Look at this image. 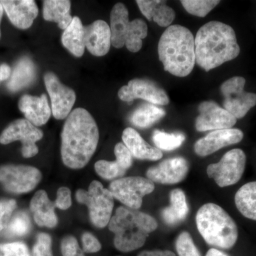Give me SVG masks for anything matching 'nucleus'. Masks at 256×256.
<instances>
[{"label":"nucleus","instance_id":"f3484780","mask_svg":"<svg viewBox=\"0 0 256 256\" xmlns=\"http://www.w3.org/2000/svg\"><path fill=\"white\" fill-rule=\"evenodd\" d=\"M0 2L10 22L20 30L31 28L38 16V6L33 0H3Z\"/></svg>","mask_w":256,"mask_h":256},{"label":"nucleus","instance_id":"9b49d317","mask_svg":"<svg viewBox=\"0 0 256 256\" xmlns=\"http://www.w3.org/2000/svg\"><path fill=\"white\" fill-rule=\"evenodd\" d=\"M44 133L26 119L13 121L0 134V143L8 144L20 141L22 144V154L24 158H30L38 154L36 142L42 140Z\"/></svg>","mask_w":256,"mask_h":256},{"label":"nucleus","instance_id":"412c9836","mask_svg":"<svg viewBox=\"0 0 256 256\" xmlns=\"http://www.w3.org/2000/svg\"><path fill=\"white\" fill-rule=\"evenodd\" d=\"M55 208L54 202L50 201L46 192L44 190L37 192L30 202V210L35 222L40 226L54 228L57 225L58 218Z\"/></svg>","mask_w":256,"mask_h":256},{"label":"nucleus","instance_id":"393cba45","mask_svg":"<svg viewBox=\"0 0 256 256\" xmlns=\"http://www.w3.org/2000/svg\"><path fill=\"white\" fill-rule=\"evenodd\" d=\"M170 206L162 210V217L169 226H176L188 216V206L184 192L175 188L170 192Z\"/></svg>","mask_w":256,"mask_h":256},{"label":"nucleus","instance_id":"49530a36","mask_svg":"<svg viewBox=\"0 0 256 256\" xmlns=\"http://www.w3.org/2000/svg\"><path fill=\"white\" fill-rule=\"evenodd\" d=\"M3 12H4V9H3L2 4L0 2V24H1ZM0 37H1V30H0Z\"/></svg>","mask_w":256,"mask_h":256},{"label":"nucleus","instance_id":"7c9ffc66","mask_svg":"<svg viewBox=\"0 0 256 256\" xmlns=\"http://www.w3.org/2000/svg\"><path fill=\"white\" fill-rule=\"evenodd\" d=\"M152 140L158 149L172 151L182 146L185 136L182 132L168 133L156 130L153 132Z\"/></svg>","mask_w":256,"mask_h":256},{"label":"nucleus","instance_id":"c85d7f7f","mask_svg":"<svg viewBox=\"0 0 256 256\" xmlns=\"http://www.w3.org/2000/svg\"><path fill=\"white\" fill-rule=\"evenodd\" d=\"M166 114L161 108L152 104H142L131 114L130 121L136 127L146 128L162 118Z\"/></svg>","mask_w":256,"mask_h":256},{"label":"nucleus","instance_id":"ea45409f","mask_svg":"<svg viewBox=\"0 0 256 256\" xmlns=\"http://www.w3.org/2000/svg\"><path fill=\"white\" fill-rule=\"evenodd\" d=\"M114 152L116 160L122 165L124 170H128L132 166V156L124 143H118L114 146Z\"/></svg>","mask_w":256,"mask_h":256},{"label":"nucleus","instance_id":"9d476101","mask_svg":"<svg viewBox=\"0 0 256 256\" xmlns=\"http://www.w3.org/2000/svg\"><path fill=\"white\" fill-rule=\"evenodd\" d=\"M246 79L232 77L223 82L220 92L224 98V108L236 119L244 118L256 105V94L244 90Z\"/></svg>","mask_w":256,"mask_h":256},{"label":"nucleus","instance_id":"20e7f679","mask_svg":"<svg viewBox=\"0 0 256 256\" xmlns=\"http://www.w3.org/2000/svg\"><path fill=\"white\" fill-rule=\"evenodd\" d=\"M108 224L109 229L114 234V246L124 252L142 247L148 236L158 226L150 215L126 206L117 208Z\"/></svg>","mask_w":256,"mask_h":256},{"label":"nucleus","instance_id":"de8ad7c7","mask_svg":"<svg viewBox=\"0 0 256 256\" xmlns=\"http://www.w3.org/2000/svg\"></svg>","mask_w":256,"mask_h":256},{"label":"nucleus","instance_id":"e433bc0d","mask_svg":"<svg viewBox=\"0 0 256 256\" xmlns=\"http://www.w3.org/2000/svg\"><path fill=\"white\" fill-rule=\"evenodd\" d=\"M16 207V202L14 200H0V234L8 227Z\"/></svg>","mask_w":256,"mask_h":256},{"label":"nucleus","instance_id":"37998d69","mask_svg":"<svg viewBox=\"0 0 256 256\" xmlns=\"http://www.w3.org/2000/svg\"><path fill=\"white\" fill-rule=\"evenodd\" d=\"M138 256H176L170 250H146L140 252Z\"/></svg>","mask_w":256,"mask_h":256},{"label":"nucleus","instance_id":"bb28decb","mask_svg":"<svg viewBox=\"0 0 256 256\" xmlns=\"http://www.w3.org/2000/svg\"><path fill=\"white\" fill-rule=\"evenodd\" d=\"M62 44L76 57H82L85 50L84 26L78 16H74L70 25L64 30Z\"/></svg>","mask_w":256,"mask_h":256},{"label":"nucleus","instance_id":"dca6fc26","mask_svg":"<svg viewBox=\"0 0 256 256\" xmlns=\"http://www.w3.org/2000/svg\"><path fill=\"white\" fill-rule=\"evenodd\" d=\"M244 132L236 128L218 130L198 140L194 146L195 153L200 156L213 154L225 146L242 142Z\"/></svg>","mask_w":256,"mask_h":256},{"label":"nucleus","instance_id":"c756f323","mask_svg":"<svg viewBox=\"0 0 256 256\" xmlns=\"http://www.w3.org/2000/svg\"><path fill=\"white\" fill-rule=\"evenodd\" d=\"M148 33V25L142 20L137 18L130 22L124 45L130 52H139L142 46V40L146 38Z\"/></svg>","mask_w":256,"mask_h":256},{"label":"nucleus","instance_id":"6ab92c4d","mask_svg":"<svg viewBox=\"0 0 256 256\" xmlns=\"http://www.w3.org/2000/svg\"><path fill=\"white\" fill-rule=\"evenodd\" d=\"M18 108L25 119L36 127L44 126L48 122L52 114L47 96L43 94L40 97L24 95L20 98Z\"/></svg>","mask_w":256,"mask_h":256},{"label":"nucleus","instance_id":"1a4fd4ad","mask_svg":"<svg viewBox=\"0 0 256 256\" xmlns=\"http://www.w3.org/2000/svg\"><path fill=\"white\" fill-rule=\"evenodd\" d=\"M42 178L41 172L34 166L22 164L0 166V183L10 193H28L36 188Z\"/></svg>","mask_w":256,"mask_h":256},{"label":"nucleus","instance_id":"2f4dec72","mask_svg":"<svg viewBox=\"0 0 256 256\" xmlns=\"http://www.w3.org/2000/svg\"><path fill=\"white\" fill-rule=\"evenodd\" d=\"M31 229V220L26 212H18L10 220L6 228V236L22 237L26 235Z\"/></svg>","mask_w":256,"mask_h":256},{"label":"nucleus","instance_id":"cd10ccee","mask_svg":"<svg viewBox=\"0 0 256 256\" xmlns=\"http://www.w3.org/2000/svg\"><path fill=\"white\" fill-rule=\"evenodd\" d=\"M235 204L246 218L256 220V182L244 184L235 195Z\"/></svg>","mask_w":256,"mask_h":256},{"label":"nucleus","instance_id":"0eeeda50","mask_svg":"<svg viewBox=\"0 0 256 256\" xmlns=\"http://www.w3.org/2000/svg\"><path fill=\"white\" fill-rule=\"evenodd\" d=\"M153 182L142 176H128L112 182L109 190L114 198L126 207L138 210L142 204L143 197L154 190Z\"/></svg>","mask_w":256,"mask_h":256},{"label":"nucleus","instance_id":"58836bf2","mask_svg":"<svg viewBox=\"0 0 256 256\" xmlns=\"http://www.w3.org/2000/svg\"><path fill=\"white\" fill-rule=\"evenodd\" d=\"M62 252L63 256H82V252L79 247L78 240L75 237L68 236L62 240Z\"/></svg>","mask_w":256,"mask_h":256},{"label":"nucleus","instance_id":"c9c22d12","mask_svg":"<svg viewBox=\"0 0 256 256\" xmlns=\"http://www.w3.org/2000/svg\"><path fill=\"white\" fill-rule=\"evenodd\" d=\"M30 256H53L52 250V238L48 234L41 233L37 236Z\"/></svg>","mask_w":256,"mask_h":256},{"label":"nucleus","instance_id":"2eb2a0df","mask_svg":"<svg viewBox=\"0 0 256 256\" xmlns=\"http://www.w3.org/2000/svg\"><path fill=\"white\" fill-rule=\"evenodd\" d=\"M188 162L183 158H170L146 171V178L153 182L162 184H174L181 182L188 176Z\"/></svg>","mask_w":256,"mask_h":256},{"label":"nucleus","instance_id":"a19ab883","mask_svg":"<svg viewBox=\"0 0 256 256\" xmlns=\"http://www.w3.org/2000/svg\"><path fill=\"white\" fill-rule=\"evenodd\" d=\"M54 203L56 207L60 210H66L70 208L72 204L70 190L65 186L58 188Z\"/></svg>","mask_w":256,"mask_h":256},{"label":"nucleus","instance_id":"c03bdc74","mask_svg":"<svg viewBox=\"0 0 256 256\" xmlns=\"http://www.w3.org/2000/svg\"><path fill=\"white\" fill-rule=\"evenodd\" d=\"M11 74L12 69L9 65L6 64L0 65V82L9 79Z\"/></svg>","mask_w":256,"mask_h":256},{"label":"nucleus","instance_id":"72a5a7b5","mask_svg":"<svg viewBox=\"0 0 256 256\" xmlns=\"http://www.w3.org/2000/svg\"><path fill=\"white\" fill-rule=\"evenodd\" d=\"M182 4L186 11L192 15L205 18L220 3L216 0H182Z\"/></svg>","mask_w":256,"mask_h":256},{"label":"nucleus","instance_id":"7ed1b4c3","mask_svg":"<svg viewBox=\"0 0 256 256\" xmlns=\"http://www.w3.org/2000/svg\"><path fill=\"white\" fill-rule=\"evenodd\" d=\"M158 54L165 70L175 76H188L196 63L192 32L181 25L170 26L160 37Z\"/></svg>","mask_w":256,"mask_h":256},{"label":"nucleus","instance_id":"f8f14e48","mask_svg":"<svg viewBox=\"0 0 256 256\" xmlns=\"http://www.w3.org/2000/svg\"><path fill=\"white\" fill-rule=\"evenodd\" d=\"M118 97L121 100L128 102L138 98L158 106L168 105L170 102L169 97L164 89L156 82L146 78L130 80L127 86L120 89Z\"/></svg>","mask_w":256,"mask_h":256},{"label":"nucleus","instance_id":"f257e3e1","mask_svg":"<svg viewBox=\"0 0 256 256\" xmlns=\"http://www.w3.org/2000/svg\"><path fill=\"white\" fill-rule=\"evenodd\" d=\"M98 141V128L88 111L82 108L72 111L62 132L64 164L70 169H82L92 159Z\"/></svg>","mask_w":256,"mask_h":256},{"label":"nucleus","instance_id":"473e14b6","mask_svg":"<svg viewBox=\"0 0 256 256\" xmlns=\"http://www.w3.org/2000/svg\"><path fill=\"white\" fill-rule=\"evenodd\" d=\"M95 170L100 178L108 180L122 178L127 172L117 160L112 162L106 160L98 161L95 164Z\"/></svg>","mask_w":256,"mask_h":256},{"label":"nucleus","instance_id":"b1692460","mask_svg":"<svg viewBox=\"0 0 256 256\" xmlns=\"http://www.w3.org/2000/svg\"><path fill=\"white\" fill-rule=\"evenodd\" d=\"M129 13L126 5L117 3L110 12L111 44L117 48L124 46L129 26Z\"/></svg>","mask_w":256,"mask_h":256},{"label":"nucleus","instance_id":"aec40b11","mask_svg":"<svg viewBox=\"0 0 256 256\" xmlns=\"http://www.w3.org/2000/svg\"><path fill=\"white\" fill-rule=\"evenodd\" d=\"M122 138L124 146H127L134 158L156 161L162 158L163 154L160 150L148 144L133 128L124 129Z\"/></svg>","mask_w":256,"mask_h":256},{"label":"nucleus","instance_id":"39448f33","mask_svg":"<svg viewBox=\"0 0 256 256\" xmlns=\"http://www.w3.org/2000/svg\"><path fill=\"white\" fill-rule=\"evenodd\" d=\"M198 232L208 245L230 249L238 240L236 224L223 208L213 203L203 205L197 212Z\"/></svg>","mask_w":256,"mask_h":256},{"label":"nucleus","instance_id":"a18cd8bd","mask_svg":"<svg viewBox=\"0 0 256 256\" xmlns=\"http://www.w3.org/2000/svg\"><path fill=\"white\" fill-rule=\"evenodd\" d=\"M206 256H228L226 255L224 252H220V250H217L215 248H210L208 252H206Z\"/></svg>","mask_w":256,"mask_h":256},{"label":"nucleus","instance_id":"f03ea898","mask_svg":"<svg viewBox=\"0 0 256 256\" xmlns=\"http://www.w3.org/2000/svg\"><path fill=\"white\" fill-rule=\"evenodd\" d=\"M194 42L196 63L206 72L234 60L240 52L234 28L220 22L203 25Z\"/></svg>","mask_w":256,"mask_h":256},{"label":"nucleus","instance_id":"423d86ee","mask_svg":"<svg viewBox=\"0 0 256 256\" xmlns=\"http://www.w3.org/2000/svg\"><path fill=\"white\" fill-rule=\"evenodd\" d=\"M77 201L86 205L90 220L97 228H104L110 222L114 207V197L110 190L102 184L92 181L88 190H78L76 194Z\"/></svg>","mask_w":256,"mask_h":256},{"label":"nucleus","instance_id":"79ce46f5","mask_svg":"<svg viewBox=\"0 0 256 256\" xmlns=\"http://www.w3.org/2000/svg\"><path fill=\"white\" fill-rule=\"evenodd\" d=\"M82 250L87 254L98 252L101 249V244L92 234L84 233L82 236Z\"/></svg>","mask_w":256,"mask_h":256},{"label":"nucleus","instance_id":"f704fd0d","mask_svg":"<svg viewBox=\"0 0 256 256\" xmlns=\"http://www.w3.org/2000/svg\"><path fill=\"white\" fill-rule=\"evenodd\" d=\"M175 246L178 256H201L191 235L188 232H182L178 236Z\"/></svg>","mask_w":256,"mask_h":256},{"label":"nucleus","instance_id":"a211bd4d","mask_svg":"<svg viewBox=\"0 0 256 256\" xmlns=\"http://www.w3.org/2000/svg\"><path fill=\"white\" fill-rule=\"evenodd\" d=\"M86 48L96 56H104L108 53L111 46L110 26L104 20H96L84 28Z\"/></svg>","mask_w":256,"mask_h":256},{"label":"nucleus","instance_id":"5701e85b","mask_svg":"<svg viewBox=\"0 0 256 256\" xmlns=\"http://www.w3.org/2000/svg\"><path fill=\"white\" fill-rule=\"evenodd\" d=\"M36 76V66L28 57H23L18 60L6 84L8 90L18 92L30 86L34 82Z\"/></svg>","mask_w":256,"mask_h":256},{"label":"nucleus","instance_id":"4468645a","mask_svg":"<svg viewBox=\"0 0 256 256\" xmlns=\"http://www.w3.org/2000/svg\"><path fill=\"white\" fill-rule=\"evenodd\" d=\"M200 116L196 118L195 127L198 132L230 129L237 119L224 108L214 101H204L198 106Z\"/></svg>","mask_w":256,"mask_h":256},{"label":"nucleus","instance_id":"ddd939ff","mask_svg":"<svg viewBox=\"0 0 256 256\" xmlns=\"http://www.w3.org/2000/svg\"><path fill=\"white\" fill-rule=\"evenodd\" d=\"M45 86L52 101V112L57 120L66 118L75 104L76 96L73 89L66 86L57 76L48 72L44 76Z\"/></svg>","mask_w":256,"mask_h":256},{"label":"nucleus","instance_id":"a878e982","mask_svg":"<svg viewBox=\"0 0 256 256\" xmlns=\"http://www.w3.org/2000/svg\"><path fill=\"white\" fill-rule=\"evenodd\" d=\"M72 2L68 0H46L43 2V16L45 20L58 24V28L65 30L72 23L70 14Z\"/></svg>","mask_w":256,"mask_h":256},{"label":"nucleus","instance_id":"6e6552de","mask_svg":"<svg viewBox=\"0 0 256 256\" xmlns=\"http://www.w3.org/2000/svg\"><path fill=\"white\" fill-rule=\"evenodd\" d=\"M246 164V156L240 149L226 153L220 162L207 166L208 178L214 180L220 188L232 186L242 178Z\"/></svg>","mask_w":256,"mask_h":256},{"label":"nucleus","instance_id":"4be33fe9","mask_svg":"<svg viewBox=\"0 0 256 256\" xmlns=\"http://www.w3.org/2000/svg\"><path fill=\"white\" fill-rule=\"evenodd\" d=\"M136 3L142 14L148 20H153L160 26H169L174 21L175 12L161 0H138Z\"/></svg>","mask_w":256,"mask_h":256},{"label":"nucleus","instance_id":"4c0bfd02","mask_svg":"<svg viewBox=\"0 0 256 256\" xmlns=\"http://www.w3.org/2000/svg\"><path fill=\"white\" fill-rule=\"evenodd\" d=\"M0 256H30V252L22 242L0 244Z\"/></svg>","mask_w":256,"mask_h":256}]
</instances>
